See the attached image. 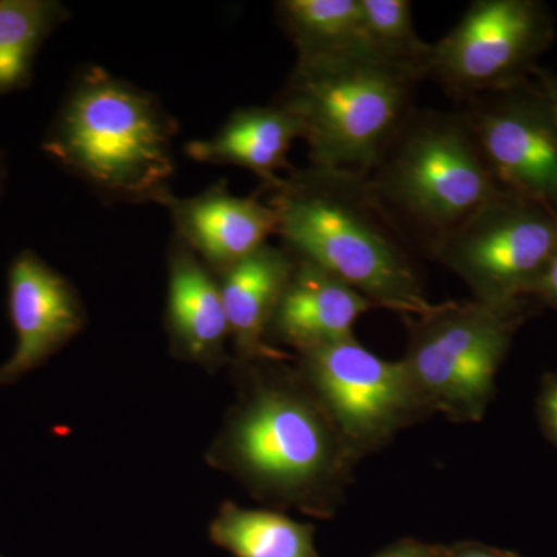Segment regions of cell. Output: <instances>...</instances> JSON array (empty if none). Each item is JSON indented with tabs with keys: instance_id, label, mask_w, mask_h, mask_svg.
Listing matches in <instances>:
<instances>
[{
	"instance_id": "cell-1",
	"label": "cell",
	"mask_w": 557,
	"mask_h": 557,
	"mask_svg": "<svg viewBox=\"0 0 557 557\" xmlns=\"http://www.w3.org/2000/svg\"><path fill=\"white\" fill-rule=\"evenodd\" d=\"M270 193L277 236L289 255L401 317H421L437 306L428 298L405 231L368 175L292 168Z\"/></svg>"
},
{
	"instance_id": "cell-2",
	"label": "cell",
	"mask_w": 557,
	"mask_h": 557,
	"mask_svg": "<svg viewBox=\"0 0 557 557\" xmlns=\"http://www.w3.org/2000/svg\"><path fill=\"white\" fill-rule=\"evenodd\" d=\"M267 362L211 449V463L276 507L329 518L358 458L298 369Z\"/></svg>"
},
{
	"instance_id": "cell-3",
	"label": "cell",
	"mask_w": 557,
	"mask_h": 557,
	"mask_svg": "<svg viewBox=\"0 0 557 557\" xmlns=\"http://www.w3.org/2000/svg\"><path fill=\"white\" fill-rule=\"evenodd\" d=\"M178 127L156 95L98 65L76 73L40 148L110 203H157L171 193Z\"/></svg>"
},
{
	"instance_id": "cell-4",
	"label": "cell",
	"mask_w": 557,
	"mask_h": 557,
	"mask_svg": "<svg viewBox=\"0 0 557 557\" xmlns=\"http://www.w3.org/2000/svg\"><path fill=\"white\" fill-rule=\"evenodd\" d=\"M421 81L369 58L296 62L276 102L302 123L311 166L369 175L416 109Z\"/></svg>"
},
{
	"instance_id": "cell-5",
	"label": "cell",
	"mask_w": 557,
	"mask_h": 557,
	"mask_svg": "<svg viewBox=\"0 0 557 557\" xmlns=\"http://www.w3.org/2000/svg\"><path fill=\"white\" fill-rule=\"evenodd\" d=\"M399 226L429 247L500 193L461 112L413 109L368 175Z\"/></svg>"
},
{
	"instance_id": "cell-6",
	"label": "cell",
	"mask_w": 557,
	"mask_h": 557,
	"mask_svg": "<svg viewBox=\"0 0 557 557\" xmlns=\"http://www.w3.org/2000/svg\"><path fill=\"white\" fill-rule=\"evenodd\" d=\"M520 318V300L475 299L405 318L409 338L401 359L432 413L456 423L482 420Z\"/></svg>"
},
{
	"instance_id": "cell-7",
	"label": "cell",
	"mask_w": 557,
	"mask_h": 557,
	"mask_svg": "<svg viewBox=\"0 0 557 557\" xmlns=\"http://www.w3.org/2000/svg\"><path fill=\"white\" fill-rule=\"evenodd\" d=\"M556 248L557 211L508 190L429 247L485 304L531 295Z\"/></svg>"
},
{
	"instance_id": "cell-8",
	"label": "cell",
	"mask_w": 557,
	"mask_h": 557,
	"mask_svg": "<svg viewBox=\"0 0 557 557\" xmlns=\"http://www.w3.org/2000/svg\"><path fill=\"white\" fill-rule=\"evenodd\" d=\"M298 372L358 460L432 416L403 359L380 358L355 336L302 351Z\"/></svg>"
},
{
	"instance_id": "cell-9",
	"label": "cell",
	"mask_w": 557,
	"mask_h": 557,
	"mask_svg": "<svg viewBox=\"0 0 557 557\" xmlns=\"http://www.w3.org/2000/svg\"><path fill=\"white\" fill-rule=\"evenodd\" d=\"M553 39L547 7L536 0H475L437 44L428 78L468 101L523 83Z\"/></svg>"
},
{
	"instance_id": "cell-10",
	"label": "cell",
	"mask_w": 557,
	"mask_h": 557,
	"mask_svg": "<svg viewBox=\"0 0 557 557\" xmlns=\"http://www.w3.org/2000/svg\"><path fill=\"white\" fill-rule=\"evenodd\" d=\"M461 115L498 188L557 211V126L539 87L472 98Z\"/></svg>"
},
{
	"instance_id": "cell-11",
	"label": "cell",
	"mask_w": 557,
	"mask_h": 557,
	"mask_svg": "<svg viewBox=\"0 0 557 557\" xmlns=\"http://www.w3.org/2000/svg\"><path fill=\"white\" fill-rule=\"evenodd\" d=\"M7 285L16 348L0 366V387L40 368L86 324V311L72 282L33 249H22L11 260Z\"/></svg>"
},
{
	"instance_id": "cell-12",
	"label": "cell",
	"mask_w": 557,
	"mask_h": 557,
	"mask_svg": "<svg viewBox=\"0 0 557 557\" xmlns=\"http://www.w3.org/2000/svg\"><path fill=\"white\" fill-rule=\"evenodd\" d=\"M170 211L175 236L218 276L234 263L270 244L277 234V214L258 197L231 194L226 182L193 197L170 193L159 201Z\"/></svg>"
},
{
	"instance_id": "cell-13",
	"label": "cell",
	"mask_w": 557,
	"mask_h": 557,
	"mask_svg": "<svg viewBox=\"0 0 557 557\" xmlns=\"http://www.w3.org/2000/svg\"><path fill=\"white\" fill-rule=\"evenodd\" d=\"M370 309H375L373 304L346 282L295 258L292 276L271 322L269 339L274 338L299 355L350 338L355 322Z\"/></svg>"
},
{
	"instance_id": "cell-14",
	"label": "cell",
	"mask_w": 557,
	"mask_h": 557,
	"mask_svg": "<svg viewBox=\"0 0 557 557\" xmlns=\"http://www.w3.org/2000/svg\"><path fill=\"white\" fill-rule=\"evenodd\" d=\"M166 322L175 355L205 368L226 358L230 327L218 276L175 234L168 252Z\"/></svg>"
},
{
	"instance_id": "cell-15",
	"label": "cell",
	"mask_w": 557,
	"mask_h": 557,
	"mask_svg": "<svg viewBox=\"0 0 557 557\" xmlns=\"http://www.w3.org/2000/svg\"><path fill=\"white\" fill-rule=\"evenodd\" d=\"M293 267L295 258L287 249L267 244L218 274L230 341L244 364L289 358L270 346L269 333Z\"/></svg>"
},
{
	"instance_id": "cell-16",
	"label": "cell",
	"mask_w": 557,
	"mask_h": 557,
	"mask_svg": "<svg viewBox=\"0 0 557 557\" xmlns=\"http://www.w3.org/2000/svg\"><path fill=\"white\" fill-rule=\"evenodd\" d=\"M298 116L284 106H252L234 110L208 139H194L186 146L190 160L207 164H231L258 175L267 189L276 188L281 172L292 170L288 152L293 141L302 138Z\"/></svg>"
},
{
	"instance_id": "cell-17",
	"label": "cell",
	"mask_w": 557,
	"mask_h": 557,
	"mask_svg": "<svg viewBox=\"0 0 557 557\" xmlns=\"http://www.w3.org/2000/svg\"><path fill=\"white\" fill-rule=\"evenodd\" d=\"M276 16L295 46L296 62L350 58L381 61L366 35L359 0H281Z\"/></svg>"
},
{
	"instance_id": "cell-18",
	"label": "cell",
	"mask_w": 557,
	"mask_h": 557,
	"mask_svg": "<svg viewBox=\"0 0 557 557\" xmlns=\"http://www.w3.org/2000/svg\"><path fill=\"white\" fill-rule=\"evenodd\" d=\"M209 536L234 557H319L313 527L273 509L222 505Z\"/></svg>"
},
{
	"instance_id": "cell-19",
	"label": "cell",
	"mask_w": 557,
	"mask_h": 557,
	"mask_svg": "<svg viewBox=\"0 0 557 557\" xmlns=\"http://www.w3.org/2000/svg\"><path fill=\"white\" fill-rule=\"evenodd\" d=\"M69 17L58 0H0V95L32 86L39 50Z\"/></svg>"
},
{
	"instance_id": "cell-20",
	"label": "cell",
	"mask_w": 557,
	"mask_h": 557,
	"mask_svg": "<svg viewBox=\"0 0 557 557\" xmlns=\"http://www.w3.org/2000/svg\"><path fill=\"white\" fill-rule=\"evenodd\" d=\"M366 35L381 61L428 78L432 44L418 36L408 0H359Z\"/></svg>"
},
{
	"instance_id": "cell-21",
	"label": "cell",
	"mask_w": 557,
	"mask_h": 557,
	"mask_svg": "<svg viewBox=\"0 0 557 557\" xmlns=\"http://www.w3.org/2000/svg\"><path fill=\"white\" fill-rule=\"evenodd\" d=\"M375 557H445V549L409 539L391 545Z\"/></svg>"
},
{
	"instance_id": "cell-22",
	"label": "cell",
	"mask_w": 557,
	"mask_h": 557,
	"mask_svg": "<svg viewBox=\"0 0 557 557\" xmlns=\"http://www.w3.org/2000/svg\"><path fill=\"white\" fill-rule=\"evenodd\" d=\"M531 295H536L549 306L557 307V248Z\"/></svg>"
},
{
	"instance_id": "cell-23",
	"label": "cell",
	"mask_w": 557,
	"mask_h": 557,
	"mask_svg": "<svg viewBox=\"0 0 557 557\" xmlns=\"http://www.w3.org/2000/svg\"><path fill=\"white\" fill-rule=\"evenodd\" d=\"M542 417H544L545 426L552 432L553 437L557 440V376L549 381L541 398Z\"/></svg>"
},
{
	"instance_id": "cell-24",
	"label": "cell",
	"mask_w": 557,
	"mask_h": 557,
	"mask_svg": "<svg viewBox=\"0 0 557 557\" xmlns=\"http://www.w3.org/2000/svg\"><path fill=\"white\" fill-rule=\"evenodd\" d=\"M533 75L537 78L539 90L547 101L549 112L557 126V75L548 70L534 69Z\"/></svg>"
},
{
	"instance_id": "cell-25",
	"label": "cell",
	"mask_w": 557,
	"mask_h": 557,
	"mask_svg": "<svg viewBox=\"0 0 557 557\" xmlns=\"http://www.w3.org/2000/svg\"><path fill=\"white\" fill-rule=\"evenodd\" d=\"M445 557H508L478 544H460L445 549Z\"/></svg>"
},
{
	"instance_id": "cell-26",
	"label": "cell",
	"mask_w": 557,
	"mask_h": 557,
	"mask_svg": "<svg viewBox=\"0 0 557 557\" xmlns=\"http://www.w3.org/2000/svg\"><path fill=\"white\" fill-rule=\"evenodd\" d=\"M5 180H7V166H5V157L0 152V197H2L3 188H5Z\"/></svg>"
}]
</instances>
